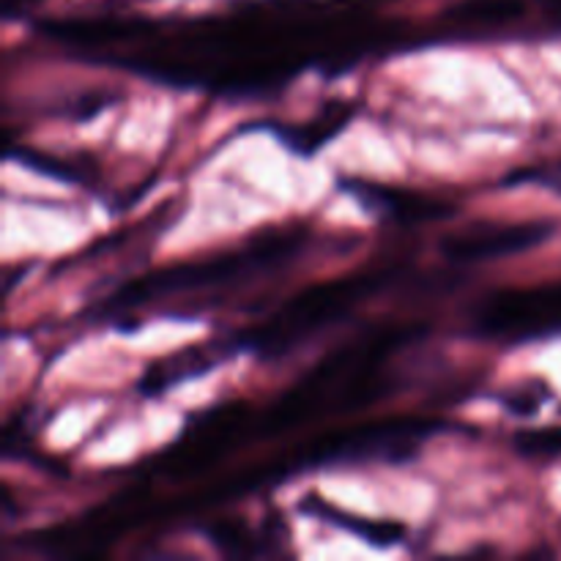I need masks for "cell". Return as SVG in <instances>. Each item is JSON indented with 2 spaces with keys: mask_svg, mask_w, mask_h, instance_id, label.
Wrapping results in <instances>:
<instances>
[{
  "mask_svg": "<svg viewBox=\"0 0 561 561\" xmlns=\"http://www.w3.org/2000/svg\"><path fill=\"white\" fill-rule=\"evenodd\" d=\"M354 118V107L351 104H332V107L323 110L316 121L305 126H294V124H277V126H266L277 140H283L290 151L301 153V157H312L318 148L327 146L332 137H337L340 131L348 126V121Z\"/></svg>",
  "mask_w": 561,
  "mask_h": 561,
  "instance_id": "8992f818",
  "label": "cell"
},
{
  "mask_svg": "<svg viewBox=\"0 0 561 561\" xmlns=\"http://www.w3.org/2000/svg\"><path fill=\"white\" fill-rule=\"evenodd\" d=\"M542 398H546V392H542V389L537 392L535 387H526V389H513V392L502 394V403H504V409H510L513 414L526 416V414H537Z\"/></svg>",
  "mask_w": 561,
  "mask_h": 561,
  "instance_id": "8fae6325",
  "label": "cell"
},
{
  "mask_svg": "<svg viewBox=\"0 0 561 561\" xmlns=\"http://www.w3.org/2000/svg\"><path fill=\"white\" fill-rule=\"evenodd\" d=\"M11 159H16V162H22L25 168L31 170H38V173L49 175V179H58V181H66V184H85V170H80L77 164L66 162V159H58V157H49V153H38V151H27V148H14L11 151Z\"/></svg>",
  "mask_w": 561,
  "mask_h": 561,
  "instance_id": "9c48e42d",
  "label": "cell"
},
{
  "mask_svg": "<svg viewBox=\"0 0 561 561\" xmlns=\"http://www.w3.org/2000/svg\"><path fill=\"white\" fill-rule=\"evenodd\" d=\"M299 510H301V513L318 515V518L329 520V524L340 526V529L354 531V535H359L362 540L376 542V546H394V542H403V537H405V529L400 524H389V520L362 524V520L351 518V515H343V513H337L334 507H327V504L318 502V499H307V502L301 504Z\"/></svg>",
  "mask_w": 561,
  "mask_h": 561,
  "instance_id": "52a82bcc",
  "label": "cell"
},
{
  "mask_svg": "<svg viewBox=\"0 0 561 561\" xmlns=\"http://www.w3.org/2000/svg\"><path fill=\"white\" fill-rule=\"evenodd\" d=\"M524 14V0H463L449 11L460 25H504Z\"/></svg>",
  "mask_w": 561,
  "mask_h": 561,
  "instance_id": "ba28073f",
  "label": "cell"
},
{
  "mask_svg": "<svg viewBox=\"0 0 561 561\" xmlns=\"http://www.w3.org/2000/svg\"><path fill=\"white\" fill-rule=\"evenodd\" d=\"M340 190L348 192L351 197H356L365 211L376 214L383 222L394 225H414V222H427V219L449 217L453 206H447L444 201L431 195H420V192H405V190H392V186L370 184V181L362 179H340Z\"/></svg>",
  "mask_w": 561,
  "mask_h": 561,
  "instance_id": "5b68a950",
  "label": "cell"
},
{
  "mask_svg": "<svg viewBox=\"0 0 561 561\" xmlns=\"http://www.w3.org/2000/svg\"><path fill=\"white\" fill-rule=\"evenodd\" d=\"M551 222H477L438 241V252L453 263H480L518 255L551 239Z\"/></svg>",
  "mask_w": 561,
  "mask_h": 561,
  "instance_id": "277c9868",
  "label": "cell"
},
{
  "mask_svg": "<svg viewBox=\"0 0 561 561\" xmlns=\"http://www.w3.org/2000/svg\"><path fill=\"white\" fill-rule=\"evenodd\" d=\"M307 244V233H268L250 241L244 250L228 252V255L208 257V261H190L179 266H164L148 277L135 279L115 290L102 301V312H126L146 307L157 299L184 294H201V290H225L233 285H244L257 279L266 272L288 266L296 261L301 247Z\"/></svg>",
  "mask_w": 561,
  "mask_h": 561,
  "instance_id": "7a4b0ae2",
  "label": "cell"
},
{
  "mask_svg": "<svg viewBox=\"0 0 561 561\" xmlns=\"http://www.w3.org/2000/svg\"><path fill=\"white\" fill-rule=\"evenodd\" d=\"M420 337V329H383L334 351L332 356L312 367L290 392H285L261 422L247 420L244 438H261L263 431L277 433L301 422L318 420L340 411H354L359 405L376 403L392 392V378L383 362L398 354L405 343Z\"/></svg>",
  "mask_w": 561,
  "mask_h": 561,
  "instance_id": "6da1fadb",
  "label": "cell"
},
{
  "mask_svg": "<svg viewBox=\"0 0 561 561\" xmlns=\"http://www.w3.org/2000/svg\"><path fill=\"white\" fill-rule=\"evenodd\" d=\"M518 453L531 455V458H548V455H561V427L553 431H526L515 436Z\"/></svg>",
  "mask_w": 561,
  "mask_h": 561,
  "instance_id": "30bf717a",
  "label": "cell"
},
{
  "mask_svg": "<svg viewBox=\"0 0 561 561\" xmlns=\"http://www.w3.org/2000/svg\"><path fill=\"white\" fill-rule=\"evenodd\" d=\"M398 274L400 266L373 268V272L301 290L283 310L274 312L263 327L233 334V337L219 340V343L228 356L239 354V351H252L261 359H279V356L305 345L310 337L321 334L323 329L343 321L356 305H362L376 290L387 288L389 279L398 277Z\"/></svg>",
  "mask_w": 561,
  "mask_h": 561,
  "instance_id": "3957f363",
  "label": "cell"
}]
</instances>
